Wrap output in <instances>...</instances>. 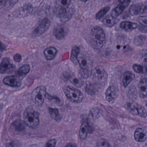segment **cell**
Masks as SVG:
<instances>
[{
  "mask_svg": "<svg viewBox=\"0 0 147 147\" xmlns=\"http://www.w3.org/2000/svg\"><path fill=\"white\" fill-rule=\"evenodd\" d=\"M56 141L55 139H52L48 141V142L46 144V147H55L56 144Z\"/></svg>",
  "mask_w": 147,
  "mask_h": 147,
  "instance_id": "8d00e7d4",
  "label": "cell"
},
{
  "mask_svg": "<svg viewBox=\"0 0 147 147\" xmlns=\"http://www.w3.org/2000/svg\"><path fill=\"white\" fill-rule=\"evenodd\" d=\"M47 94L45 87L40 86L32 91L31 94L32 99L35 104L38 105H42L44 102Z\"/></svg>",
  "mask_w": 147,
  "mask_h": 147,
  "instance_id": "5b68a950",
  "label": "cell"
},
{
  "mask_svg": "<svg viewBox=\"0 0 147 147\" xmlns=\"http://www.w3.org/2000/svg\"><path fill=\"white\" fill-rule=\"evenodd\" d=\"M147 17L146 15L145 16H141L138 17L137 19V20L138 23L141 25V26L144 27H147Z\"/></svg>",
  "mask_w": 147,
  "mask_h": 147,
  "instance_id": "d6a6232c",
  "label": "cell"
},
{
  "mask_svg": "<svg viewBox=\"0 0 147 147\" xmlns=\"http://www.w3.org/2000/svg\"><path fill=\"white\" fill-rule=\"evenodd\" d=\"M119 26L121 29L125 31L132 30L138 27V25L136 23L129 21H123L120 23Z\"/></svg>",
  "mask_w": 147,
  "mask_h": 147,
  "instance_id": "7402d4cb",
  "label": "cell"
},
{
  "mask_svg": "<svg viewBox=\"0 0 147 147\" xmlns=\"http://www.w3.org/2000/svg\"><path fill=\"white\" fill-rule=\"evenodd\" d=\"M110 9H111V7L109 6L106 7L101 9L96 14L95 16L96 19L99 20L102 19L108 12Z\"/></svg>",
  "mask_w": 147,
  "mask_h": 147,
  "instance_id": "4dcf8cb0",
  "label": "cell"
},
{
  "mask_svg": "<svg viewBox=\"0 0 147 147\" xmlns=\"http://www.w3.org/2000/svg\"><path fill=\"white\" fill-rule=\"evenodd\" d=\"M135 75L131 71H126L123 76V83L124 87L126 88L135 79Z\"/></svg>",
  "mask_w": 147,
  "mask_h": 147,
  "instance_id": "ffe728a7",
  "label": "cell"
},
{
  "mask_svg": "<svg viewBox=\"0 0 147 147\" xmlns=\"http://www.w3.org/2000/svg\"><path fill=\"white\" fill-rule=\"evenodd\" d=\"M45 58L48 61H52L55 59L57 54V50L55 47L47 48L44 52Z\"/></svg>",
  "mask_w": 147,
  "mask_h": 147,
  "instance_id": "44dd1931",
  "label": "cell"
},
{
  "mask_svg": "<svg viewBox=\"0 0 147 147\" xmlns=\"http://www.w3.org/2000/svg\"><path fill=\"white\" fill-rule=\"evenodd\" d=\"M89 43L95 49H99L103 47L106 42V35L103 29L100 26H95L90 31Z\"/></svg>",
  "mask_w": 147,
  "mask_h": 147,
  "instance_id": "6da1fadb",
  "label": "cell"
},
{
  "mask_svg": "<svg viewBox=\"0 0 147 147\" xmlns=\"http://www.w3.org/2000/svg\"><path fill=\"white\" fill-rule=\"evenodd\" d=\"M130 1H119V4L117 5V6L113 9L112 11L114 17H118L119 16L122 14L125 8L129 5L130 3Z\"/></svg>",
  "mask_w": 147,
  "mask_h": 147,
  "instance_id": "7c38bea8",
  "label": "cell"
},
{
  "mask_svg": "<svg viewBox=\"0 0 147 147\" xmlns=\"http://www.w3.org/2000/svg\"><path fill=\"white\" fill-rule=\"evenodd\" d=\"M14 61L16 62L20 63L22 60V56L19 54H16L13 57Z\"/></svg>",
  "mask_w": 147,
  "mask_h": 147,
  "instance_id": "74e56055",
  "label": "cell"
},
{
  "mask_svg": "<svg viewBox=\"0 0 147 147\" xmlns=\"http://www.w3.org/2000/svg\"><path fill=\"white\" fill-rule=\"evenodd\" d=\"M102 113V110L99 107H94L92 108L89 112L88 117L89 119L92 120H96L100 117Z\"/></svg>",
  "mask_w": 147,
  "mask_h": 147,
  "instance_id": "603a6c76",
  "label": "cell"
},
{
  "mask_svg": "<svg viewBox=\"0 0 147 147\" xmlns=\"http://www.w3.org/2000/svg\"><path fill=\"white\" fill-rule=\"evenodd\" d=\"M118 95L119 91L117 88L113 86H110L105 92L106 99L110 104H113L115 102Z\"/></svg>",
  "mask_w": 147,
  "mask_h": 147,
  "instance_id": "ba28073f",
  "label": "cell"
},
{
  "mask_svg": "<svg viewBox=\"0 0 147 147\" xmlns=\"http://www.w3.org/2000/svg\"><path fill=\"white\" fill-rule=\"evenodd\" d=\"M147 6L141 3L134 4L130 6L129 13L131 16H135L143 13H147Z\"/></svg>",
  "mask_w": 147,
  "mask_h": 147,
  "instance_id": "52a82bcc",
  "label": "cell"
},
{
  "mask_svg": "<svg viewBox=\"0 0 147 147\" xmlns=\"http://www.w3.org/2000/svg\"><path fill=\"white\" fill-rule=\"evenodd\" d=\"M132 68L134 71L138 74H146L147 72L146 66H143L138 64H134L132 66Z\"/></svg>",
  "mask_w": 147,
  "mask_h": 147,
  "instance_id": "f1b7e54d",
  "label": "cell"
},
{
  "mask_svg": "<svg viewBox=\"0 0 147 147\" xmlns=\"http://www.w3.org/2000/svg\"><path fill=\"white\" fill-rule=\"evenodd\" d=\"M129 94L130 97H131L132 98L136 97V88L135 87L132 86L131 88L130 89H129Z\"/></svg>",
  "mask_w": 147,
  "mask_h": 147,
  "instance_id": "d590c367",
  "label": "cell"
},
{
  "mask_svg": "<svg viewBox=\"0 0 147 147\" xmlns=\"http://www.w3.org/2000/svg\"><path fill=\"white\" fill-rule=\"evenodd\" d=\"M5 45L0 41V51H3L5 50Z\"/></svg>",
  "mask_w": 147,
  "mask_h": 147,
  "instance_id": "ab89813d",
  "label": "cell"
},
{
  "mask_svg": "<svg viewBox=\"0 0 147 147\" xmlns=\"http://www.w3.org/2000/svg\"><path fill=\"white\" fill-rule=\"evenodd\" d=\"M5 85L13 87H20L22 84V81L20 77L16 76H6L3 80Z\"/></svg>",
  "mask_w": 147,
  "mask_h": 147,
  "instance_id": "30bf717a",
  "label": "cell"
},
{
  "mask_svg": "<svg viewBox=\"0 0 147 147\" xmlns=\"http://www.w3.org/2000/svg\"><path fill=\"white\" fill-rule=\"evenodd\" d=\"M13 125L15 129L19 131H22L25 129L24 123L21 120H16L13 123Z\"/></svg>",
  "mask_w": 147,
  "mask_h": 147,
  "instance_id": "1f68e13d",
  "label": "cell"
},
{
  "mask_svg": "<svg viewBox=\"0 0 147 147\" xmlns=\"http://www.w3.org/2000/svg\"><path fill=\"white\" fill-rule=\"evenodd\" d=\"M68 30L64 25H60L57 26L54 30V35L57 39L62 40L67 34Z\"/></svg>",
  "mask_w": 147,
  "mask_h": 147,
  "instance_id": "4fadbf2b",
  "label": "cell"
},
{
  "mask_svg": "<svg viewBox=\"0 0 147 147\" xmlns=\"http://www.w3.org/2000/svg\"><path fill=\"white\" fill-rule=\"evenodd\" d=\"M80 53V49L79 46L75 45L73 47L71 51L70 60L74 64H76L78 63L77 58Z\"/></svg>",
  "mask_w": 147,
  "mask_h": 147,
  "instance_id": "cb8c5ba5",
  "label": "cell"
},
{
  "mask_svg": "<svg viewBox=\"0 0 147 147\" xmlns=\"http://www.w3.org/2000/svg\"><path fill=\"white\" fill-rule=\"evenodd\" d=\"M147 80L145 77L142 78L138 84V93L142 98H145L147 97Z\"/></svg>",
  "mask_w": 147,
  "mask_h": 147,
  "instance_id": "2e32d148",
  "label": "cell"
},
{
  "mask_svg": "<svg viewBox=\"0 0 147 147\" xmlns=\"http://www.w3.org/2000/svg\"><path fill=\"white\" fill-rule=\"evenodd\" d=\"M136 141L139 142H145L147 139V132L143 128H138L135 131L134 135Z\"/></svg>",
  "mask_w": 147,
  "mask_h": 147,
  "instance_id": "e0dca14e",
  "label": "cell"
},
{
  "mask_svg": "<svg viewBox=\"0 0 147 147\" xmlns=\"http://www.w3.org/2000/svg\"><path fill=\"white\" fill-rule=\"evenodd\" d=\"M15 66L11 63L7 58H4L0 63V74H4L11 72L14 69Z\"/></svg>",
  "mask_w": 147,
  "mask_h": 147,
  "instance_id": "8fae6325",
  "label": "cell"
},
{
  "mask_svg": "<svg viewBox=\"0 0 147 147\" xmlns=\"http://www.w3.org/2000/svg\"><path fill=\"white\" fill-rule=\"evenodd\" d=\"M7 147H19L18 144L17 143L11 142L7 145Z\"/></svg>",
  "mask_w": 147,
  "mask_h": 147,
  "instance_id": "f35d334b",
  "label": "cell"
},
{
  "mask_svg": "<svg viewBox=\"0 0 147 147\" xmlns=\"http://www.w3.org/2000/svg\"><path fill=\"white\" fill-rule=\"evenodd\" d=\"M56 13L61 22L64 24L72 18L74 14V10L70 6H64L58 2L56 8Z\"/></svg>",
  "mask_w": 147,
  "mask_h": 147,
  "instance_id": "3957f363",
  "label": "cell"
},
{
  "mask_svg": "<svg viewBox=\"0 0 147 147\" xmlns=\"http://www.w3.org/2000/svg\"><path fill=\"white\" fill-rule=\"evenodd\" d=\"M63 90L67 98L70 102L79 103L83 100V94L80 90L77 88L67 86L63 88Z\"/></svg>",
  "mask_w": 147,
  "mask_h": 147,
  "instance_id": "277c9868",
  "label": "cell"
},
{
  "mask_svg": "<svg viewBox=\"0 0 147 147\" xmlns=\"http://www.w3.org/2000/svg\"><path fill=\"white\" fill-rule=\"evenodd\" d=\"M92 70H84V69H80V74L82 78L84 79H88L91 75Z\"/></svg>",
  "mask_w": 147,
  "mask_h": 147,
  "instance_id": "836d02e7",
  "label": "cell"
},
{
  "mask_svg": "<svg viewBox=\"0 0 147 147\" xmlns=\"http://www.w3.org/2000/svg\"><path fill=\"white\" fill-rule=\"evenodd\" d=\"M139 30L141 32H143L144 33H146L147 32V27H144V26H140L138 28Z\"/></svg>",
  "mask_w": 147,
  "mask_h": 147,
  "instance_id": "60d3db41",
  "label": "cell"
},
{
  "mask_svg": "<svg viewBox=\"0 0 147 147\" xmlns=\"http://www.w3.org/2000/svg\"><path fill=\"white\" fill-rule=\"evenodd\" d=\"M24 123L29 127L35 129L39 124V114L32 107H29L24 113Z\"/></svg>",
  "mask_w": 147,
  "mask_h": 147,
  "instance_id": "7a4b0ae2",
  "label": "cell"
},
{
  "mask_svg": "<svg viewBox=\"0 0 147 147\" xmlns=\"http://www.w3.org/2000/svg\"><path fill=\"white\" fill-rule=\"evenodd\" d=\"M91 75L94 81H99L102 80L106 75L105 68L101 65L97 66L92 70Z\"/></svg>",
  "mask_w": 147,
  "mask_h": 147,
  "instance_id": "9c48e42d",
  "label": "cell"
},
{
  "mask_svg": "<svg viewBox=\"0 0 147 147\" xmlns=\"http://www.w3.org/2000/svg\"><path fill=\"white\" fill-rule=\"evenodd\" d=\"M136 108L137 115H139L142 117H147V111L144 107L141 105L136 104Z\"/></svg>",
  "mask_w": 147,
  "mask_h": 147,
  "instance_id": "f546056e",
  "label": "cell"
},
{
  "mask_svg": "<svg viewBox=\"0 0 147 147\" xmlns=\"http://www.w3.org/2000/svg\"><path fill=\"white\" fill-rule=\"evenodd\" d=\"M97 147H110V145L106 139L101 138L97 142Z\"/></svg>",
  "mask_w": 147,
  "mask_h": 147,
  "instance_id": "e575fe53",
  "label": "cell"
},
{
  "mask_svg": "<svg viewBox=\"0 0 147 147\" xmlns=\"http://www.w3.org/2000/svg\"><path fill=\"white\" fill-rule=\"evenodd\" d=\"M63 76L66 80H68L73 85L76 87H81L84 84V82L80 78L70 74L68 73H64Z\"/></svg>",
  "mask_w": 147,
  "mask_h": 147,
  "instance_id": "5bb4252c",
  "label": "cell"
},
{
  "mask_svg": "<svg viewBox=\"0 0 147 147\" xmlns=\"http://www.w3.org/2000/svg\"><path fill=\"white\" fill-rule=\"evenodd\" d=\"M51 25V22L48 18H45L35 28L32 32L34 37L40 36L48 30Z\"/></svg>",
  "mask_w": 147,
  "mask_h": 147,
  "instance_id": "8992f818",
  "label": "cell"
},
{
  "mask_svg": "<svg viewBox=\"0 0 147 147\" xmlns=\"http://www.w3.org/2000/svg\"><path fill=\"white\" fill-rule=\"evenodd\" d=\"M85 90L88 94L91 95H93L96 93L98 90V86L95 84L88 82L86 86Z\"/></svg>",
  "mask_w": 147,
  "mask_h": 147,
  "instance_id": "484cf974",
  "label": "cell"
},
{
  "mask_svg": "<svg viewBox=\"0 0 147 147\" xmlns=\"http://www.w3.org/2000/svg\"><path fill=\"white\" fill-rule=\"evenodd\" d=\"M77 147L76 146V145H75L73 143H70L68 144H67V145H66V146H65V147Z\"/></svg>",
  "mask_w": 147,
  "mask_h": 147,
  "instance_id": "b9f144b4",
  "label": "cell"
},
{
  "mask_svg": "<svg viewBox=\"0 0 147 147\" xmlns=\"http://www.w3.org/2000/svg\"><path fill=\"white\" fill-rule=\"evenodd\" d=\"M146 40V36L139 35L137 36L133 40V43L137 46H142L144 45Z\"/></svg>",
  "mask_w": 147,
  "mask_h": 147,
  "instance_id": "4316f807",
  "label": "cell"
},
{
  "mask_svg": "<svg viewBox=\"0 0 147 147\" xmlns=\"http://www.w3.org/2000/svg\"><path fill=\"white\" fill-rule=\"evenodd\" d=\"M118 19L114 17L112 14L107 15L102 20L103 24L108 28H111L114 26L118 21Z\"/></svg>",
  "mask_w": 147,
  "mask_h": 147,
  "instance_id": "ac0fdd59",
  "label": "cell"
},
{
  "mask_svg": "<svg viewBox=\"0 0 147 147\" xmlns=\"http://www.w3.org/2000/svg\"><path fill=\"white\" fill-rule=\"evenodd\" d=\"M89 131V125L87 121H85L82 123L79 131V137L82 140H85L87 137Z\"/></svg>",
  "mask_w": 147,
  "mask_h": 147,
  "instance_id": "d6986e66",
  "label": "cell"
},
{
  "mask_svg": "<svg viewBox=\"0 0 147 147\" xmlns=\"http://www.w3.org/2000/svg\"><path fill=\"white\" fill-rule=\"evenodd\" d=\"M77 63L80 65V69L91 70L89 66V60L85 55L80 53L77 58Z\"/></svg>",
  "mask_w": 147,
  "mask_h": 147,
  "instance_id": "9a60e30c",
  "label": "cell"
},
{
  "mask_svg": "<svg viewBox=\"0 0 147 147\" xmlns=\"http://www.w3.org/2000/svg\"><path fill=\"white\" fill-rule=\"evenodd\" d=\"M50 114L52 118L57 122H60L61 120V116L59 113L58 109L57 108H49V109Z\"/></svg>",
  "mask_w": 147,
  "mask_h": 147,
  "instance_id": "d4e9b609",
  "label": "cell"
},
{
  "mask_svg": "<svg viewBox=\"0 0 147 147\" xmlns=\"http://www.w3.org/2000/svg\"><path fill=\"white\" fill-rule=\"evenodd\" d=\"M30 70V67L29 65L26 64V65H23L19 69L18 71V76L20 78L22 76H25L29 74Z\"/></svg>",
  "mask_w": 147,
  "mask_h": 147,
  "instance_id": "83f0119b",
  "label": "cell"
}]
</instances>
